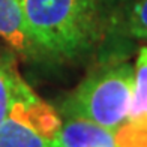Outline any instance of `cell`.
<instances>
[{
	"instance_id": "obj_1",
	"label": "cell",
	"mask_w": 147,
	"mask_h": 147,
	"mask_svg": "<svg viewBox=\"0 0 147 147\" xmlns=\"http://www.w3.org/2000/svg\"><path fill=\"white\" fill-rule=\"evenodd\" d=\"M39 51L71 59L93 44L101 24V0H18Z\"/></svg>"
},
{
	"instance_id": "obj_2",
	"label": "cell",
	"mask_w": 147,
	"mask_h": 147,
	"mask_svg": "<svg viewBox=\"0 0 147 147\" xmlns=\"http://www.w3.org/2000/svg\"><path fill=\"white\" fill-rule=\"evenodd\" d=\"M134 77L135 69L129 63L95 72L68 98L63 113L84 117L117 132L129 120Z\"/></svg>"
},
{
	"instance_id": "obj_3",
	"label": "cell",
	"mask_w": 147,
	"mask_h": 147,
	"mask_svg": "<svg viewBox=\"0 0 147 147\" xmlns=\"http://www.w3.org/2000/svg\"><path fill=\"white\" fill-rule=\"evenodd\" d=\"M62 120L12 72L9 111L0 122V147H59Z\"/></svg>"
},
{
	"instance_id": "obj_4",
	"label": "cell",
	"mask_w": 147,
	"mask_h": 147,
	"mask_svg": "<svg viewBox=\"0 0 147 147\" xmlns=\"http://www.w3.org/2000/svg\"><path fill=\"white\" fill-rule=\"evenodd\" d=\"M59 147H119L114 131L78 116H66L59 135Z\"/></svg>"
},
{
	"instance_id": "obj_5",
	"label": "cell",
	"mask_w": 147,
	"mask_h": 147,
	"mask_svg": "<svg viewBox=\"0 0 147 147\" xmlns=\"http://www.w3.org/2000/svg\"><path fill=\"white\" fill-rule=\"evenodd\" d=\"M0 38L20 54L33 56L39 51L18 0H0Z\"/></svg>"
},
{
	"instance_id": "obj_6",
	"label": "cell",
	"mask_w": 147,
	"mask_h": 147,
	"mask_svg": "<svg viewBox=\"0 0 147 147\" xmlns=\"http://www.w3.org/2000/svg\"><path fill=\"white\" fill-rule=\"evenodd\" d=\"M134 77L132 105L128 125L143 134H147V47L140 50Z\"/></svg>"
},
{
	"instance_id": "obj_7",
	"label": "cell",
	"mask_w": 147,
	"mask_h": 147,
	"mask_svg": "<svg viewBox=\"0 0 147 147\" xmlns=\"http://www.w3.org/2000/svg\"><path fill=\"white\" fill-rule=\"evenodd\" d=\"M122 24L131 38L147 39V0H125Z\"/></svg>"
},
{
	"instance_id": "obj_8",
	"label": "cell",
	"mask_w": 147,
	"mask_h": 147,
	"mask_svg": "<svg viewBox=\"0 0 147 147\" xmlns=\"http://www.w3.org/2000/svg\"><path fill=\"white\" fill-rule=\"evenodd\" d=\"M116 135L119 147H147V134L131 128L128 123L119 129Z\"/></svg>"
},
{
	"instance_id": "obj_9",
	"label": "cell",
	"mask_w": 147,
	"mask_h": 147,
	"mask_svg": "<svg viewBox=\"0 0 147 147\" xmlns=\"http://www.w3.org/2000/svg\"><path fill=\"white\" fill-rule=\"evenodd\" d=\"M12 99V72L0 65V122L9 111Z\"/></svg>"
}]
</instances>
